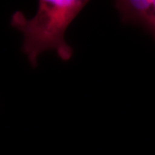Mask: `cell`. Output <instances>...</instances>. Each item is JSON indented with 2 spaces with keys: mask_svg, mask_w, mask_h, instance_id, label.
Returning a JSON list of instances; mask_svg holds the SVG:
<instances>
[{
  "mask_svg": "<svg viewBox=\"0 0 155 155\" xmlns=\"http://www.w3.org/2000/svg\"><path fill=\"white\" fill-rule=\"evenodd\" d=\"M88 3L84 0H40L32 18H27L22 11L13 13L11 25L23 35L22 51L31 67L38 66L39 57L45 52H54L63 61L72 59L73 48L66 40V33Z\"/></svg>",
  "mask_w": 155,
  "mask_h": 155,
  "instance_id": "1",
  "label": "cell"
},
{
  "mask_svg": "<svg viewBox=\"0 0 155 155\" xmlns=\"http://www.w3.org/2000/svg\"><path fill=\"white\" fill-rule=\"evenodd\" d=\"M114 6L124 24L140 26L155 40V0H119Z\"/></svg>",
  "mask_w": 155,
  "mask_h": 155,
  "instance_id": "2",
  "label": "cell"
}]
</instances>
